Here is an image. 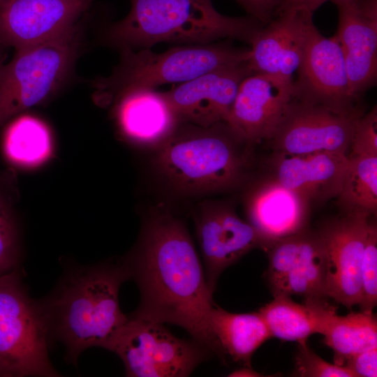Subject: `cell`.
<instances>
[{
  "label": "cell",
  "mask_w": 377,
  "mask_h": 377,
  "mask_svg": "<svg viewBox=\"0 0 377 377\" xmlns=\"http://www.w3.org/2000/svg\"><path fill=\"white\" fill-rule=\"evenodd\" d=\"M350 115L293 96L268 147L276 152L304 154L330 151L347 154L355 125L363 114Z\"/></svg>",
  "instance_id": "9c48e42d"
},
{
  "label": "cell",
  "mask_w": 377,
  "mask_h": 377,
  "mask_svg": "<svg viewBox=\"0 0 377 377\" xmlns=\"http://www.w3.org/2000/svg\"><path fill=\"white\" fill-rule=\"evenodd\" d=\"M337 205L342 214L376 216L377 156L348 155Z\"/></svg>",
  "instance_id": "cb8c5ba5"
},
{
  "label": "cell",
  "mask_w": 377,
  "mask_h": 377,
  "mask_svg": "<svg viewBox=\"0 0 377 377\" xmlns=\"http://www.w3.org/2000/svg\"><path fill=\"white\" fill-rule=\"evenodd\" d=\"M17 176L0 165V275L17 269L21 256V232L17 211Z\"/></svg>",
  "instance_id": "484cf974"
},
{
  "label": "cell",
  "mask_w": 377,
  "mask_h": 377,
  "mask_svg": "<svg viewBox=\"0 0 377 377\" xmlns=\"http://www.w3.org/2000/svg\"><path fill=\"white\" fill-rule=\"evenodd\" d=\"M250 15L263 25L269 22L284 0H235Z\"/></svg>",
  "instance_id": "1f68e13d"
},
{
  "label": "cell",
  "mask_w": 377,
  "mask_h": 377,
  "mask_svg": "<svg viewBox=\"0 0 377 377\" xmlns=\"http://www.w3.org/2000/svg\"><path fill=\"white\" fill-rule=\"evenodd\" d=\"M334 352V364L343 366L350 357L377 346V319L374 313H334L322 334Z\"/></svg>",
  "instance_id": "603a6c76"
},
{
  "label": "cell",
  "mask_w": 377,
  "mask_h": 377,
  "mask_svg": "<svg viewBox=\"0 0 377 377\" xmlns=\"http://www.w3.org/2000/svg\"><path fill=\"white\" fill-rule=\"evenodd\" d=\"M350 148L349 155L377 156L376 106L358 119Z\"/></svg>",
  "instance_id": "f546056e"
},
{
  "label": "cell",
  "mask_w": 377,
  "mask_h": 377,
  "mask_svg": "<svg viewBox=\"0 0 377 377\" xmlns=\"http://www.w3.org/2000/svg\"><path fill=\"white\" fill-rule=\"evenodd\" d=\"M310 206L304 198L270 175L256 182L245 198L249 223L269 247L279 239L306 229Z\"/></svg>",
  "instance_id": "ffe728a7"
},
{
  "label": "cell",
  "mask_w": 377,
  "mask_h": 377,
  "mask_svg": "<svg viewBox=\"0 0 377 377\" xmlns=\"http://www.w3.org/2000/svg\"><path fill=\"white\" fill-rule=\"evenodd\" d=\"M130 10L108 25L101 42L118 50L151 48L158 43L202 45L232 38L251 44L264 26L250 16L219 13L212 0H129Z\"/></svg>",
  "instance_id": "3957f363"
},
{
  "label": "cell",
  "mask_w": 377,
  "mask_h": 377,
  "mask_svg": "<svg viewBox=\"0 0 377 377\" xmlns=\"http://www.w3.org/2000/svg\"><path fill=\"white\" fill-rule=\"evenodd\" d=\"M372 217L342 214L318 230L325 249L327 296L348 309L361 300V266Z\"/></svg>",
  "instance_id": "7c38bea8"
},
{
  "label": "cell",
  "mask_w": 377,
  "mask_h": 377,
  "mask_svg": "<svg viewBox=\"0 0 377 377\" xmlns=\"http://www.w3.org/2000/svg\"><path fill=\"white\" fill-rule=\"evenodd\" d=\"M313 25V13L297 9L276 13L250 44L251 70L294 80Z\"/></svg>",
  "instance_id": "ac0fdd59"
},
{
  "label": "cell",
  "mask_w": 377,
  "mask_h": 377,
  "mask_svg": "<svg viewBox=\"0 0 377 377\" xmlns=\"http://www.w3.org/2000/svg\"><path fill=\"white\" fill-rule=\"evenodd\" d=\"M121 264H99L68 269L54 290L38 300L50 340L66 347V358L76 364L91 347L110 350L128 320L119 303L120 286L127 280Z\"/></svg>",
  "instance_id": "7a4b0ae2"
},
{
  "label": "cell",
  "mask_w": 377,
  "mask_h": 377,
  "mask_svg": "<svg viewBox=\"0 0 377 377\" xmlns=\"http://www.w3.org/2000/svg\"><path fill=\"white\" fill-rule=\"evenodd\" d=\"M343 366L353 371L356 377H376L377 346L350 357Z\"/></svg>",
  "instance_id": "4dcf8cb0"
},
{
  "label": "cell",
  "mask_w": 377,
  "mask_h": 377,
  "mask_svg": "<svg viewBox=\"0 0 377 377\" xmlns=\"http://www.w3.org/2000/svg\"><path fill=\"white\" fill-rule=\"evenodd\" d=\"M348 155L330 151L290 154L273 151L267 164L271 175L310 204H323L339 195Z\"/></svg>",
  "instance_id": "d6986e66"
},
{
  "label": "cell",
  "mask_w": 377,
  "mask_h": 377,
  "mask_svg": "<svg viewBox=\"0 0 377 377\" xmlns=\"http://www.w3.org/2000/svg\"><path fill=\"white\" fill-rule=\"evenodd\" d=\"M2 49L3 48L0 47V71L1 68L3 67V66L4 65L3 64L4 57H3V52L2 51Z\"/></svg>",
  "instance_id": "e575fe53"
},
{
  "label": "cell",
  "mask_w": 377,
  "mask_h": 377,
  "mask_svg": "<svg viewBox=\"0 0 377 377\" xmlns=\"http://www.w3.org/2000/svg\"><path fill=\"white\" fill-rule=\"evenodd\" d=\"M377 304V226L369 221L361 266L360 311L373 313Z\"/></svg>",
  "instance_id": "83f0119b"
},
{
  "label": "cell",
  "mask_w": 377,
  "mask_h": 377,
  "mask_svg": "<svg viewBox=\"0 0 377 377\" xmlns=\"http://www.w3.org/2000/svg\"><path fill=\"white\" fill-rule=\"evenodd\" d=\"M207 350L195 341L175 337L163 324L133 316L110 349L131 377L188 376L205 360Z\"/></svg>",
  "instance_id": "ba28073f"
},
{
  "label": "cell",
  "mask_w": 377,
  "mask_h": 377,
  "mask_svg": "<svg viewBox=\"0 0 377 377\" xmlns=\"http://www.w3.org/2000/svg\"><path fill=\"white\" fill-rule=\"evenodd\" d=\"M98 103L110 107L121 135L141 146L158 147L182 123L165 92L154 88L124 89Z\"/></svg>",
  "instance_id": "e0dca14e"
},
{
  "label": "cell",
  "mask_w": 377,
  "mask_h": 377,
  "mask_svg": "<svg viewBox=\"0 0 377 377\" xmlns=\"http://www.w3.org/2000/svg\"><path fill=\"white\" fill-rule=\"evenodd\" d=\"M121 265L140 293L133 316L179 326L207 350L219 353L209 327L213 292L180 219L164 208L152 210Z\"/></svg>",
  "instance_id": "6da1fadb"
},
{
  "label": "cell",
  "mask_w": 377,
  "mask_h": 377,
  "mask_svg": "<svg viewBox=\"0 0 377 377\" xmlns=\"http://www.w3.org/2000/svg\"><path fill=\"white\" fill-rule=\"evenodd\" d=\"M293 80V97L344 115L362 112L352 95L341 45L311 29Z\"/></svg>",
  "instance_id": "30bf717a"
},
{
  "label": "cell",
  "mask_w": 377,
  "mask_h": 377,
  "mask_svg": "<svg viewBox=\"0 0 377 377\" xmlns=\"http://www.w3.org/2000/svg\"><path fill=\"white\" fill-rule=\"evenodd\" d=\"M330 1H331L332 2L334 3V1H337V0H330Z\"/></svg>",
  "instance_id": "d590c367"
},
{
  "label": "cell",
  "mask_w": 377,
  "mask_h": 377,
  "mask_svg": "<svg viewBox=\"0 0 377 377\" xmlns=\"http://www.w3.org/2000/svg\"><path fill=\"white\" fill-rule=\"evenodd\" d=\"M195 223L207 283L212 292L224 269L251 250L266 251L269 247L258 231L226 201L201 203Z\"/></svg>",
  "instance_id": "8fae6325"
},
{
  "label": "cell",
  "mask_w": 377,
  "mask_h": 377,
  "mask_svg": "<svg viewBox=\"0 0 377 377\" xmlns=\"http://www.w3.org/2000/svg\"><path fill=\"white\" fill-rule=\"evenodd\" d=\"M229 376L233 377H259L263 376L262 374H260L253 370L251 367L244 366L243 368L237 369L230 374Z\"/></svg>",
  "instance_id": "836d02e7"
},
{
  "label": "cell",
  "mask_w": 377,
  "mask_h": 377,
  "mask_svg": "<svg viewBox=\"0 0 377 377\" xmlns=\"http://www.w3.org/2000/svg\"><path fill=\"white\" fill-rule=\"evenodd\" d=\"M119 63L110 74L93 82L98 103L120 90L133 87L156 89L183 83L216 68L247 61L250 50L227 42L181 45L162 52L151 48L119 51Z\"/></svg>",
  "instance_id": "5b68a950"
},
{
  "label": "cell",
  "mask_w": 377,
  "mask_h": 377,
  "mask_svg": "<svg viewBox=\"0 0 377 377\" xmlns=\"http://www.w3.org/2000/svg\"><path fill=\"white\" fill-rule=\"evenodd\" d=\"M294 376L300 377H356L346 366L330 363L315 353L306 341L298 342Z\"/></svg>",
  "instance_id": "f1b7e54d"
},
{
  "label": "cell",
  "mask_w": 377,
  "mask_h": 377,
  "mask_svg": "<svg viewBox=\"0 0 377 377\" xmlns=\"http://www.w3.org/2000/svg\"><path fill=\"white\" fill-rule=\"evenodd\" d=\"M252 73L247 61L208 71L164 92L182 123L209 127L227 122L240 84Z\"/></svg>",
  "instance_id": "9a60e30c"
},
{
  "label": "cell",
  "mask_w": 377,
  "mask_h": 377,
  "mask_svg": "<svg viewBox=\"0 0 377 377\" xmlns=\"http://www.w3.org/2000/svg\"><path fill=\"white\" fill-rule=\"evenodd\" d=\"M82 43L78 22L49 40L16 50L0 71V127L59 91L71 75Z\"/></svg>",
  "instance_id": "8992f818"
},
{
  "label": "cell",
  "mask_w": 377,
  "mask_h": 377,
  "mask_svg": "<svg viewBox=\"0 0 377 377\" xmlns=\"http://www.w3.org/2000/svg\"><path fill=\"white\" fill-rule=\"evenodd\" d=\"M50 341L39 301L29 297L18 268L0 275V377L61 376Z\"/></svg>",
  "instance_id": "52a82bcc"
},
{
  "label": "cell",
  "mask_w": 377,
  "mask_h": 377,
  "mask_svg": "<svg viewBox=\"0 0 377 377\" xmlns=\"http://www.w3.org/2000/svg\"><path fill=\"white\" fill-rule=\"evenodd\" d=\"M336 34L350 92L358 101L377 80V0H337Z\"/></svg>",
  "instance_id": "2e32d148"
},
{
  "label": "cell",
  "mask_w": 377,
  "mask_h": 377,
  "mask_svg": "<svg viewBox=\"0 0 377 377\" xmlns=\"http://www.w3.org/2000/svg\"><path fill=\"white\" fill-rule=\"evenodd\" d=\"M258 312L272 337L288 341H306L314 334H322L336 307L327 301L295 302L290 296L274 295V299Z\"/></svg>",
  "instance_id": "44dd1931"
},
{
  "label": "cell",
  "mask_w": 377,
  "mask_h": 377,
  "mask_svg": "<svg viewBox=\"0 0 377 377\" xmlns=\"http://www.w3.org/2000/svg\"><path fill=\"white\" fill-rule=\"evenodd\" d=\"M293 80L254 73L243 80L226 123L249 147L271 138L293 98Z\"/></svg>",
  "instance_id": "4fadbf2b"
},
{
  "label": "cell",
  "mask_w": 377,
  "mask_h": 377,
  "mask_svg": "<svg viewBox=\"0 0 377 377\" xmlns=\"http://www.w3.org/2000/svg\"><path fill=\"white\" fill-rule=\"evenodd\" d=\"M94 0H0V47L49 40L79 22Z\"/></svg>",
  "instance_id": "5bb4252c"
},
{
  "label": "cell",
  "mask_w": 377,
  "mask_h": 377,
  "mask_svg": "<svg viewBox=\"0 0 377 377\" xmlns=\"http://www.w3.org/2000/svg\"><path fill=\"white\" fill-rule=\"evenodd\" d=\"M3 151L12 163L22 167L36 166L50 156L52 136L47 125L31 115H23L6 129Z\"/></svg>",
  "instance_id": "d4e9b609"
},
{
  "label": "cell",
  "mask_w": 377,
  "mask_h": 377,
  "mask_svg": "<svg viewBox=\"0 0 377 377\" xmlns=\"http://www.w3.org/2000/svg\"><path fill=\"white\" fill-rule=\"evenodd\" d=\"M327 1L330 0H284L276 13L286 9H297L313 13Z\"/></svg>",
  "instance_id": "d6a6232c"
},
{
  "label": "cell",
  "mask_w": 377,
  "mask_h": 377,
  "mask_svg": "<svg viewBox=\"0 0 377 377\" xmlns=\"http://www.w3.org/2000/svg\"><path fill=\"white\" fill-rule=\"evenodd\" d=\"M322 243L323 240L296 267L270 287L273 295H295L304 297V302L327 301L326 256Z\"/></svg>",
  "instance_id": "4316f807"
},
{
  "label": "cell",
  "mask_w": 377,
  "mask_h": 377,
  "mask_svg": "<svg viewBox=\"0 0 377 377\" xmlns=\"http://www.w3.org/2000/svg\"><path fill=\"white\" fill-rule=\"evenodd\" d=\"M209 327L219 353H223L244 366L251 367L256 350L272 337L260 313H236L213 306Z\"/></svg>",
  "instance_id": "7402d4cb"
},
{
  "label": "cell",
  "mask_w": 377,
  "mask_h": 377,
  "mask_svg": "<svg viewBox=\"0 0 377 377\" xmlns=\"http://www.w3.org/2000/svg\"><path fill=\"white\" fill-rule=\"evenodd\" d=\"M248 145L224 121L209 127L181 123L157 147L155 164L177 193L202 195L228 191L244 182Z\"/></svg>",
  "instance_id": "277c9868"
}]
</instances>
